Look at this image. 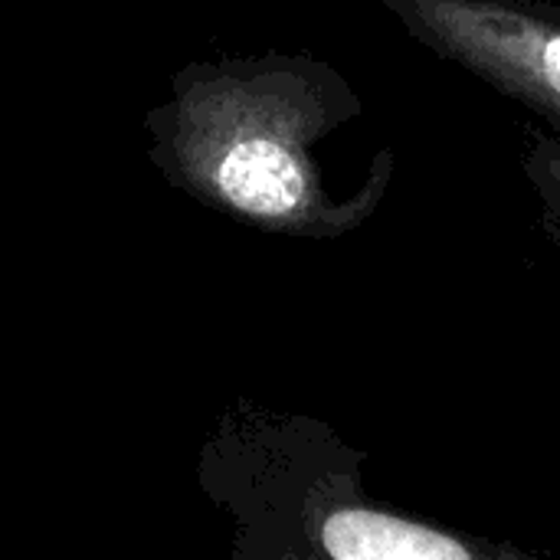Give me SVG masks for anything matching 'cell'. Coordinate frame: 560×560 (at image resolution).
<instances>
[{
	"label": "cell",
	"instance_id": "cell-2",
	"mask_svg": "<svg viewBox=\"0 0 560 560\" xmlns=\"http://www.w3.org/2000/svg\"><path fill=\"white\" fill-rule=\"evenodd\" d=\"M364 463L368 453L308 417L256 433L253 560H548L512 541L440 528L371 499Z\"/></svg>",
	"mask_w": 560,
	"mask_h": 560
},
{
	"label": "cell",
	"instance_id": "cell-4",
	"mask_svg": "<svg viewBox=\"0 0 560 560\" xmlns=\"http://www.w3.org/2000/svg\"><path fill=\"white\" fill-rule=\"evenodd\" d=\"M525 177L541 200V226L560 249V135L538 128L522 158Z\"/></svg>",
	"mask_w": 560,
	"mask_h": 560
},
{
	"label": "cell",
	"instance_id": "cell-3",
	"mask_svg": "<svg viewBox=\"0 0 560 560\" xmlns=\"http://www.w3.org/2000/svg\"><path fill=\"white\" fill-rule=\"evenodd\" d=\"M446 62L522 102L560 135V3L548 0H381Z\"/></svg>",
	"mask_w": 560,
	"mask_h": 560
},
{
	"label": "cell",
	"instance_id": "cell-1",
	"mask_svg": "<svg viewBox=\"0 0 560 560\" xmlns=\"http://www.w3.org/2000/svg\"><path fill=\"white\" fill-rule=\"evenodd\" d=\"M364 125V102L328 62L305 52L187 62L171 98L144 115L151 161L197 200L272 233L341 240L387 190L335 187L328 141Z\"/></svg>",
	"mask_w": 560,
	"mask_h": 560
}]
</instances>
